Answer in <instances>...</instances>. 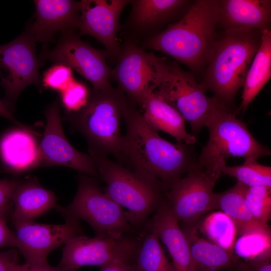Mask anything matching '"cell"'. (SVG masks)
Masks as SVG:
<instances>
[{
	"instance_id": "18",
	"label": "cell",
	"mask_w": 271,
	"mask_h": 271,
	"mask_svg": "<svg viewBox=\"0 0 271 271\" xmlns=\"http://www.w3.org/2000/svg\"><path fill=\"white\" fill-rule=\"evenodd\" d=\"M35 21L27 31L35 42L47 43L58 32H76L80 20V1L72 0L34 1Z\"/></svg>"
},
{
	"instance_id": "40",
	"label": "cell",
	"mask_w": 271,
	"mask_h": 271,
	"mask_svg": "<svg viewBox=\"0 0 271 271\" xmlns=\"http://www.w3.org/2000/svg\"><path fill=\"white\" fill-rule=\"evenodd\" d=\"M5 258V252H0V271H7Z\"/></svg>"
},
{
	"instance_id": "8",
	"label": "cell",
	"mask_w": 271,
	"mask_h": 271,
	"mask_svg": "<svg viewBox=\"0 0 271 271\" xmlns=\"http://www.w3.org/2000/svg\"><path fill=\"white\" fill-rule=\"evenodd\" d=\"M78 189L71 203L57 205L65 217L82 219L93 228L96 236L119 238L137 230L127 219L122 207L103 192L95 178L79 173Z\"/></svg>"
},
{
	"instance_id": "29",
	"label": "cell",
	"mask_w": 271,
	"mask_h": 271,
	"mask_svg": "<svg viewBox=\"0 0 271 271\" xmlns=\"http://www.w3.org/2000/svg\"><path fill=\"white\" fill-rule=\"evenodd\" d=\"M221 172L234 177L248 187L265 186L271 188V167L259 164L257 160H244L241 165H225Z\"/></svg>"
},
{
	"instance_id": "39",
	"label": "cell",
	"mask_w": 271,
	"mask_h": 271,
	"mask_svg": "<svg viewBox=\"0 0 271 271\" xmlns=\"http://www.w3.org/2000/svg\"><path fill=\"white\" fill-rule=\"evenodd\" d=\"M0 116L4 117L18 125L19 127L33 130V128L19 122L14 116L13 113L10 111L4 104L3 100L0 99Z\"/></svg>"
},
{
	"instance_id": "7",
	"label": "cell",
	"mask_w": 271,
	"mask_h": 271,
	"mask_svg": "<svg viewBox=\"0 0 271 271\" xmlns=\"http://www.w3.org/2000/svg\"><path fill=\"white\" fill-rule=\"evenodd\" d=\"M151 56L156 74L152 91L189 122L193 136L198 134L211 109L213 97H208L202 84L176 61L153 52Z\"/></svg>"
},
{
	"instance_id": "5",
	"label": "cell",
	"mask_w": 271,
	"mask_h": 271,
	"mask_svg": "<svg viewBox=\"0 0 271 271\" xmlns=\"http://www.w3.org/2000/svg\"><path fill=\"white\" fill-rule=\"evenodd\" d=\"M127 101L118 87L92 89L84 107L66 113L64 119L87 141L90 156L117 155L123 136L121 120Z\"/></svg>"
},
{
	"instance_id": "20",
	"label": "cell",
	"mask_w": 271,
	"mask_h": 271,
	"mask_svg": "<svg viewBox=\"0 0 271 271\" xmlns=\"http://www.w3.org/2000/svg\"><path fill=\"white\" fill-rule=\"evenodd\" d=\"M148 222L167 247L174 270L195 271L188 242L168 200Z\"/></svg>"
},
{
	"instance_id": "26",
	"label": "cell",
	"mask_w": 271,
	"mask_h": 271,
	"mask_svg": "<svg viewBox=\"0 0 271 271\" xmlns=\"http://www.w3.org/2000/svg\"><path fill=\"white\" fill-rule=\"evenodd\" d=\"M261 34V43L247 72L237 111L244 112L271 77V30H262Z\"/></svg>"
},
{
	"instance_id": "21",
	"label": "cell",
	"mask_w": 271,
	"mask_h": 271,
	"mask_svg": "<svg viewBox=\"0 0 271 271\" xmlns=\"http://www.w3.org/2000/svg\"><path fill=\"white\" fill-rule=\"evenodd\" d=\"M218 1L219 7L218 26L222 29L270 30L271 1Z\"/></svg>"
},
{
	"instance_id": "24",
	"label": "cell",
	"mask_w": 271,
	"mask_h": 271,
	"mask_svg": "<svg viewBox=\"0 0 271 271\" xmlns=\"http://www.w3.org/2000/svg\"><path fill=\"white\" fill-rule=\"evenodd\" d=\"M248 187L237 181L230 189L215 193V209H220L234 222L238 235H270L268 225L257 222L249 211L245 201Z\"/></svg>"
},
{
	"instance_id": "35",
	"label": "cell",
	"mask_w": 271,
	"mask_h": 271,
	"mask_svg": "<svg viewBox=\"0 0 271 271\" xmlns=\"http://www.w3.org/2000/svg\"><path fill=\"white\" fill-rule=\"evenodd\" d=\"M6 265L7 271H72L66 267L57 266L54 267L48 263L43 266L31 267L19 263L18 252L12 249L5 252Z\"/></svg>"
},
{
	"instance_id": "28",
	"label": "cell",
	"mask_w": 271,
	"mask_h": 271,
	"mask_svg": "<svg viewBox=\"0 0 271 271\" xmlns=\"http://www.w3.org/2000/svg\"><path fill=\"white\" fill-rule=\"evenodd\" d=\"M198 228L210 241L233 253L237 235L236 228L233 221L224 213H211L201 220Z\"/></svg>"
},
{
	"instance_id": "11",
	"label": "cell",
	"mask_w": 271,
	"mask_h": 271,
	"mask_svg": "<svg viewBox=\"0 0 271 271\" xmlns=\"http://www.w3.org/2000/svg\"><path fill=\"white\" fill-rule=\"evenodd\" d=\"M140 240V236L132 234L119 238L77 235L65 244L58 266L78 271L83 266L100 267L115 261L132 262Z\"/></svg>"
},
{
	"instance_id": "19",
	"label": "cell",
	"mask_w": 271,
	"mask_h": 271,
	"mask_svg": "<svg viewBox=\"0 0 271 271\" xmlns=\"http://www.w3.org/2000/svg\"><path fill=\"white\" fill-rule=\"evenodd\" d=\"M34 130L20 127L7 132L0 141V157L6 171L20 174L41 167L39 143Z\"/></svg>"
},
{
	"instance_id": "13",
	"label": "cell",
	"mask_w": 271,
	"mask_h": 271,
	"mask_svg": "<svg viewBox=\"0 0 271 271\" xmlns=\"http://www.w3.org/2000/svg\"><path fill=\"white\" fill-rule=\"evenodd\" d=\"M62 224H45L34 221L14 224L15 245L23 255L25 264L31 267L47 264V257L53 250L73 237L83 234L79 220L65 217Z\"/></svg>"
},
{
	"instance_id": "23",
	"label": "cell",
	"mask_w": 271,
	"mask_h": 271,
	"mask_svg": "<svg viewBox=\"0 0 271 271\" xmlns=\"http://www.w3.org/2000/svg\"><path fill=\"white\" fill-rule=\"evenodd\" d=\"M140 106L145 119L155 130L168 133L177 142L191 145L197 142L195 137L187 131L185 119L183 116L157 96L152 89L147 94Z\"/></svg>"
},
{
	"instance_id": "14",
	"label": "cell",
	"mask_w": 271,
	"mask_h": 271,
	"mask_svg": "<svg viewBox=\"0 0 271 271\" xmlns=\"http://www.w3.org/2000/svg\"><path fill=\"white\" fill-rule=\"evenodd\" d=\"M46 125L39 143L41 167L63 166L99 178L92 157L77 150L66 138L61 123L58 102L45 110Z\"/></svg>"
},
{
	"instance_id": "16",
	"label": "cell",
	"mask_w": 271,
	"mask_h": 271,
	"mask_svg": "<svg viewBox=\"0 0 271 271\" xmlns=\"http://www.w3.org/2000/svg\"><path fill=\"white\" fill-rule=\"evenodd\" d=\"M155 70L148 53L137 44L127 40L121 46L110 78L131 101L140 106L155 79Z\"/></svg>"
},
{
	"instance_id": "1",
	"label": "cell",
	"mask_w": 271,
	"mask_h": 271,
	"mask_svg": "<svg viewBox=\"0 0 271 271\" xmlns=\"http://www.w3.org/2000/svg\"><path fill=\"white\" fill-rule=\"evenodd\" d=\"M137 104L128 99L122 112L126 133L115 158L124 167L155 177L167 189L199 165L193 145L173 144L159 136Z\"/></svg>"
},
{
	"instance_id": "25",
	"label": "cell",
	"mask_w": 271,
	"mask_h": 271,
	"mask_svg": "<svg viewBox=\"0 0 271 271\" xmlns=\"http://www.w3.org/2000/svg\"><path fill=\"white\" fill-rule=\"evenodd\" d=\"M198 224L181 225L188 242L195 271H230L240 258L197 234Z\"/></svg>"
},
{
	"instance_id": "22",
	"label": "cell",
	"mask_w": 271,
	"mask_h": 271,
	"mask_svg": "<svg viewBox=\"0 0 271 271\" xmlns=\"http://www.w3.org/2000/svg\"><path fill=\"white\" fill-rule=\"evenodd\" d=\"M55 193L42 187L35 177L22 180L12 199L13 224L34 221L57 205Z\"/></svg>"
},
{
	"instance_id": "32",
	"label": "cell",
	"mask_w": 271,
	"mask_h": 271,
	"mask_svg": "<svg viewBox=\"0 0 271 271\" xmlns=\"http://www.w3.org/2000/svg\"><path fill=\"white\" fill-rule=\"evenodd\" d=\"M91 90L84 83L74 79L61 91V100L67 112L78 111L87 103Z\"/></svg>"
},
{
	"instance_id": "17",
	"label": "cell",
	"mask_w": 271,
	"mask_h": 271,
	"mask_svg": "<svg viewBox=\"0 0 271 271\" xmlns=\"http://www.w3.org/2000/svg\"><path fill=\"white\" fill-rule=\"evenodd\" d=\"M193 1L188 0H132L124 29L144 40L159 33V30L181 18Z\"/></svg>"
},
{
	"instance_id": "31",
	"label": "cell",
	"mask_w": 271,
	"mask_h": 271,
	"mask_svg": "<svg viewBox=\"0 0 271 271\" xmlns=\"http://www.w3.org/2000/svg\"><path fill=\"white\" fill-rule=\"evenodd\" d=\"M270 235L252 234L241 236L235 241L234 248L237 254L246 259H252L270 249Z\"/></svg>"
},
{
	"instance_id": "36",
	"label": "cell",
	"mask_w": 271,
	"mask_h": 271,
	"mask_svg": "<svg viewBox=\"0 0 271 271\" xmlns=\"http://www.w3.org/2000/svg\"><path fill=\"white\" fill-rule=\"evenodd\" d=\"M230 271H271V252L252 259H239L235 267Z\"/></svg>"
},
{
	"instance_id": "12",
	"label": "cell",
	"mask_w": 271,
	"mask_h": 271,
	"mask_svg": "<svg viewBox=\"0 0 271 271\" xmlns=\"http://www.w3.org/2000/svg\"><path fill=\"white\" fill-rule=\"evenodd\" d=\"M40 57L68 66L89 81L93 89H103L111 86L109 81L111 69L106 62V51L85 43L76 32L61 33L55 46L51 49H43Z\"/></svg>"
},
{
	"instance_id": "2",
	"label": "cell",
	"mask_w": 271,
	"mask_h": 271,
	"mask_svg": "<svg viewBox=\"0 0 271 271\" xmlns=\"http://www.w3.org/2000/svg\"><path fill=\"white\" fill-rule=\"evenodd\" d=\"M219 19L218 0L194 1L180 19L140 47L167 54L195 73L204 72L215 52Z\"/></svg>"
},
{
	"instance_id": "33",
	"label": "cell",
	"mask_w": 271,
	"mask_h": 271,
	"mask_svg": "<svg viewBox=\"0 0 271 271\" xmlns=\"http://www.w3.org/2000/svg\"><path fill=\"white\" fill-rule=\"evenodd\" d=\"M74 79L72 68L63 64L55 63L44 72L42 82L45 88L61 92Z\"/></svg>"
},
{
	"instance_id": "34",
	"label": "cell",
	"mask_w": 271,
	"mask_h": 271,
	"mask_svg": "<svg viewBox=\"0 0 271 271\" xmlns=\"http://www.w3.org/2000/svg\"><path fill=\"white\" fill-rule=\"evenodd\" d=\"M22 180H0V217L6 220L12 212L13 195Z\"/></svg>"
},
{
	"instance_id": "30",
	"label": "cell",
	"mask_w": 271,
	"mask_h": 271,
	"mask_svg": "<svg viewBox=\"0 0 271 271\" xmlns=\"http://www.w3.org/2000/svg\"><path fill=\"white\" fill-rule=\"evenodd\" d=\"M246 205L253 217L265 225L271 217V188L265 186L248 187L245 196Z\"/></svg>"
},
{
	"instance_id": "38",
	"label": "cell",
	"mask_w": 271,
	"mask_h": 271,
	"mask_svg": "<svg viewBox=\"0 0 271 271\" xmlns=\"http://www.w3.org/2000/svg\"><path fill=\"white\" fill-rule=\"evenodd\" d=\"M100 267L99 271H137L134 263L121 261H113Z\"/></svg>"
},
{
	"instance_id": "15",
	"label": "cell",
	"mask_w": 271,
	"mask_h": 271,
	"mask_svg": "<svg viewBox=\"0 0 271 271\" xmlns=\"http://www.w3.org/2000/svg\"><path fill=\"white\" fill-rule=\"evenodd\" d=\"M132 0H82L80 1L78 35H89L105 47L107 57L116 62L121 46L117 38L119 20Z\"/></svg>"
},
{
	"instance_id": "4",
	"label": "cell",
	"mask_w": 271,
	"mask_h": 271,
	"mask_svg": "<svg viewBox=\"0 0 271 271\" xmlns=\"http://www.w3.org/2000/svg\"><path fill=\"white\" fill-rule=\"evenodd\" d=\"M106 184L105 193L121 207L136 229L144 228L149 216L167 201V189L158 179L131 170L107 156L92 157Z\"/></svg>"
},
{
	"instance_id": "10",
	"label": "cell",
	"mask_w": 271,
	"mask_h": 271,
	"mask_svg": "<svg viewBox=\"0 0 271 271\" xmlns=\"http://www.w3.org/2000/svg\"><path fill=\"white\" fill-rule=\"evenodd\" d=\"M221 174L199 165L167 189V199L179 224H198L207 212L216 209L213 189Z\"/></svg>"
},
{
	"instance_id": "37",
	"label": "cell",
	"mask_w": 271,
	"mask_h": 271,
	"mask_svg": "<svg viewBox=\"0 0 271 271\" xmlns=\"http://www.w3.org/2000/svg\"><path fill=\"white\" fill-rule=\"evenodd\" d=\"M15 245V233L8 226L7 220L0 217V248Z\"/></svg>"
},
{
	"instance_id": "3",
	"label": "cell",
	"mask_w": 271,
	"mask_h": 271,
	"mask_svg": "<svg viewBox=\"0 0 271 271\" xmlns=\"http://www.w3.org/2000/svg\"><path fill=\"white\" fill-rule=\"evenodd\" d=\"M261 31L241 28L223 29L201 83L226 106L234 110L235 98L261 43Z\"/></svg>"
},
{
	"instance_id": "6",
	"label": "cell",
	"mask_w": 271,
	"mask_h": 271,
	"mask_svg": "<svg viewBox=\"0 0 271 271\" xmlns=\"http://www.w3.org/2000/svg\"><path fill=\"white\" fill-rule=\"evenodd\" d=\"M213 98L204 124L208 129L209 139L198 156L202 167L211 173H221L227 158L257 160L270 155L269 149L253 137L246 125L236 118L234 110Z\"/></svg>"
},
{
	"instance_id": "27",
	"label": "cell",
	"mask_w": 271,
	"mask_h": 271,
	"mask_svg": "<svg viewBox=\"0 0 271 271\" xmlns=\"http://www.w3.org/2000/svg\"><path fill=\"white\" fill-rule=\"evenodd\" d=\"M140 235L134 263L137 271H175L168 261L160 239L148 221Z\"/></svg>"
},
{
	"instance_id": "9",
	"label": "cell",
	"mask_w": 271,
	"mask_h": 271,
	"mask_svg": "<svg viewBox=\"0 0 271 271\" xmlns=\"http://www.w3.org/2000/svg\"><path fill=\"white\" fill-rule=\"evenodd\" d=\"M35 43L25 31L12 41L0 45V83L5 90L2 100L12 113L21 92L40 81L39 69L44 64L37 56Z\"/></svg>"
}]
</instances>
